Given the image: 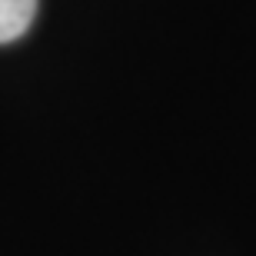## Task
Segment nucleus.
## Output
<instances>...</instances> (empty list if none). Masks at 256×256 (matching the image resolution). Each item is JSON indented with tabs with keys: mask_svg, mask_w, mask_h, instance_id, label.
Wrapping results in <instances>:
<instances>
[{
	"mask_svg": "<svg viewBox=\"0 0 256 256\" xmlns=\"http://www.w3.org/2000/svg\"><path fill=\"white\" fill-rule=\"evenodd\" d=\"M37 0H0V44L24 37L34 24Z\"/></svg>",
	"mask_w": 256,
	"mask_h": 256,
	"instance_id": "nucleus-1",
	"label": "nucleus"
}]
</instances>
